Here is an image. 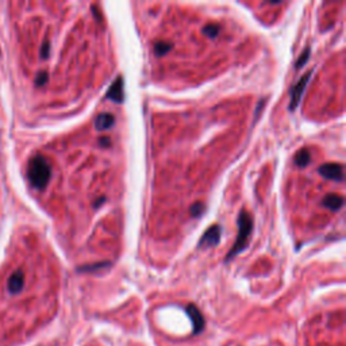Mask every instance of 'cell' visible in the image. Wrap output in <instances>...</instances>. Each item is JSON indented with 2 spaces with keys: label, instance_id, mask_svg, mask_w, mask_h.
I'll return each mask as SVG.
<instances>
[{
  "label": "cell",
  "instance_id": "obj_12",
  "mask_svg": "<svg viewBox=\"0 0 346 346\" xmlns=\"http://www.w3.org/2000/svg\"><path fill=\"white\" fill-rule=\"evenodd\" d=\"M172 49V44L169 42H162V41H158L154 45V52L157 56H162V54H167L169 50Z\"/></svg>",
  "mask_w": 346,
  "mask_h": 346
},
{
  "label": "cell",
  "instance_id": "obj_8",
  "mask_svg": "<svg viewBox=\"0 0 346 346\" xmlns=\"http://www.w3.org/2000/svg\"><path fill=\"white\" fill-rule=\"evenodd\" d=\"M123 96H125V92H123V79L122 77H118L115 80L111 88L107 92V97L114 100L115 103H121L123 101Z\"/></svg>",
  "mask_w": 346,
  "mask_h": 346
},
{
  "label": "cell",
  "instance_id": "obj_13",
  "mask_svg": "<svg viewBox=\"0 0 346 346\" xmlns=\"http://www.w3.org/2000/svg\"><path fill=\"white\" fill-rule=\"evenodd\" d=\"M219 30H220V27L218 26V25H207L204 29H203V33L206 35H208V37H211V38H215L216 35L219 34Z\"/></svg>",
  "mask_w": 346,
  "mask_h": 346
},
{
  "label": "cell",
  "instance_id": "obj_2",
  "mask_svg": "<svg viewBox=\"0 0 346 346\" xmlns=\"http://www.w3.org/2000/svg\"><path fill=\"white\" fill-rule=\"evenodd\" d=\"M252 230H253V219H252L249 212L242 210L240 212V216H238V236H237V240L232 250L226 256V261H230L233 257H236L237 254L241 253L242 250L245 249L248 241H249L250 234H252Z\"/></svg>",
  "mask_w": 346,
  "mask_h": 346
},
{
  "label": "cell",
  "instance_id": "obj_15",
  "mask_svg": "<svg viewBox=\"0 0 346 346\" xmlns=\"http://www.w3.org/2000/svg\"><path fill=\"white\" fill-rule=\"evenodd\" d=\"M191 215L192 216H200V215L203 214V211H204V206H203V203H200V202H197V203H195L192 207H191Z\"/></svg>",
  "mask_w": 346,
  "mask_h": 346
},
{
  "label": "cell",
  "instance_id": "obj_1",
  "mask_svg": "<svg viewBox=\"0 0 346 346\" xmlns=\"http://www.w3.org/2000/svg\"><path fill=\"white\" fill-rule=\"evenodd\" d=\"M27 176L31 185L37 189H44L52 177V168L44 156H34L29 162Z\"/></svg>",
  "mask_w": 346,
  "mask_h": 346
},
{
  "label": "cell",
  "instance_id": "obj_10",
  "mask_svg": "<svg viewBox=\"0 0 346 346\" xmlns=\"http://www.w3.org/2000/svg\"><path fill=\"white\" fill-rule=\"evenodd\" d=\"M322 204H323L326 208H330V210L333 211H338L341 210V207L343 206V197H341L339 195H334V193H331V195H327V196L324 197L323 200H322Z\"/></svg>",
  "mask_w": 346,
  "mask_h": 346
},
{
  "label": "cell",
  "instance_id": "obj_11",
  "mask_svg": "<svg viewBox=\"0 0 346 346\" xmlns=\"http://www.w3.org/2000/svg\"><path fill=\"white\" fill-rule=\"evenodd\" d=\"M310 161H311V154H310V152L307 149L299 150L298 154L295 156V164L300 168L307 167Z\"/></svg>",
  "mask_w": 346,
  "mask_h": 346
},
{
  "label": "cell",
  "instance_id": "obj_7",
  "mask_svg": "<svg viewBox=\"0 0 346 346\" xmlns=\"http://www.w3.org/2000/svg\"><path fill=\"white\" fill-rule=\"evenodd\" d=\"M23 285H25V275H23L22 271H15L10 276L9 283H7V288H9L10 294L17 295L19 294L23 289Z\"/></svg>",
  "mask_w": 346,
  "mask_h": 346
},
{
  "label": "cell",
  "instance_id": "obj_14",
  "mask_svg": "<svg viewBox=\"0 0 346 346\" xmlns=\"http://www.w3.org/2000/svg\"><path fill=\"white\" fill-rule=\"evenodd\" d=\"M48 80H49L48 72L42 70V72H40V73L37 75V77H35V84H37L38 87H42V85H45V84L48 83Z\"/></svg>",
  "mask_w": 346,
  "mask_h": 346
},
{
  "label": "cell",
  "instance_id": "obj_9",
  "mask_svg": "<svg viewBox=\"0 0 346 346\" xmlns=\"http://www.w3.org/2000/svg\"><path fill=\"white\" fill-rule=\"evenodd\" d=\"M115 125V118L112 114H108V112H103V114L97 115L96 122H95V126L99 132H104V130H108Z\"/></svg>",
  "mask_w": 346,
  "mask_h": 346
},
{
  "label": "cell",
  "instance_id": "obj_3",
  "mask_svg": "<svg viewBox=\"0 0 346 346\" xmlns=\"http://www.w3.org/2000/svg\"><path fill=\"white\" fill-rule=\"evenodd\" d=\"M311 70L310 72H307L306 75L303 76L302 79L299 80L298 83L295 84L294 87H292V89H291V103H289V110L294 111L295 108H296V105L299 104V101H300V99H302V95L303 92H304V89H306V85L307 83H308V80H310V77H311Z\"/></svg>",
  "mask_w": 346,
  "mask_h": 346
},
{
  "label": "cell",
  "instance_id": "obj_20",
  "mask_svg": "<svg viewBox=\"0 0 346 346\" xmlns=\"http://www.w3.org/2000/svg\"><path fill=\"white\" fill-rule=\"evenodd\" d=\"M104 200H105V197H101V199H100V200H96V202H95V203H93V206H95V208H97V207H99V206H100V204H101V203H103V202H104Z\"/></svg>",
  "mask_w": 346,
  "mask_h": 346
},
{
  "label": "cell",
  "instance_id": "obj_19",
  "mask_svg": "<svg viewBox=\"0 0 346 346\" xmlns=\"http://www.w3.org/2000/svg\"><path fill=\"white\" fill-rule=\"evenodd\" d=\"M100 145L101 146H110L111 145V140L107 138V137H101L100 138Z\"/></svg>",
  "mask_w": 346,
  "mask_h": 346
},
{
  "label": "cell",
  "instance_id": "obj_16",
  "mask_svg": "<svg viewBox=\"0 0 346 346\" xmlns=\"http://www.w3.org/2000/svg\"><path fill=\"white\" fill-rule=\"evenodd\" d=\"M49 54H50V42L46 40L42 44V48H41V57L46 60V58H49Z\"/></svg>",
  "mask_w": 346,
  "mask_h": 346
},
{
  "label": "cell",
  "instance_id": "obj_4",
  "mask_svg": "<svg viewBox=\"0 0 346 346\" xmlns=\"http://www.w3.org/2000/svg\"><path fill=\"white\" fill-rule=\"evenodd\" d=\"M320 175L324 179L334 180V181H342L343 180V167L337 162H330V164H323L318 169Z\"/></svg>",
  "mask_w": 346,
  "mask_h": 346
},
{
  "label": "cell",
  "instance_id": "obj_17",
  "mask_svg": "<svg viewBox=\"0 0 346 346\" xmlns=\"http://www.w3.org/2000/svg\"><path fill=\"white\" fill-rule=\"evenodd\" d=\"M308 57H310V48H307L306 50H304V53L300 56V58H299L298 62H296V68H302V65H304L307 62Z\"/></svg>",
  "mask_w": 346,
  "mask_h": 346
},
{
  "label": "cell",
  "instance_id": "obj_5",
  "mask_svg": "<svg viewBox=\"0 0 346 346\" xmlns=\"http://www.w3.org/2000/svg\"><path fill=\"white\" fill-rule=\"evenodd\" d=\"M220 236H222V228H220V226H218V224H214V226H211V227L203 234V237L200 238V242H199V246H200V248L216 246L220 241Z\"/></svg>",
  "mask_w": 346,
  "mask_h": 346
},
{
  "label": "cell",
  "instance_id": "obj_6",
  "mask_svg": "<svg viewBox=\"0 0 346 346\" xmlns=\"http://www.w3.org/2000/svg\"><path fill=\"white\" fill-rule=\"evenodd\" d=\"M187 314H188L189 319L192 322L193 334L202 333L204 326H206V322H204V318H203L200 310L195 304H188L187 306Z\"/></svg>",
  "mask_w": 346,
  "mask_h": 346
},
{
  "label": "cell",
  "instance_id": "obj_18",
  "mask_svg": "<svg viewBox=\"0 0 346 346\" xmlns=\"http://www.w3.org/2000/svg\"><path fill=\"white\" fill-rule=\"evenodd\" d=\"M107 265H110V264L107 263H103V264H95L93 267H81L79 268V272H92V269H99V268H103V267H107Z\"/></svg>",
  "mask_w": 346,
  "mask_h": 346
}]
</instances>
